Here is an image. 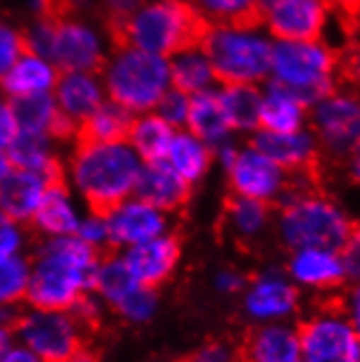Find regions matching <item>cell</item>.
I'll list each match as a JSON object with an SVG mask.
<instances>
[{
    "label": "cell",
    "mask_w": 360,
    "mask_h": 362,
    "mask_svg": "<svg viewBox=\"0 0 360 362\" xmlns=\"http://www.w3.org/2000/svg\"><path fill=\"white\" fill-rule=\"evenodd\" d=\"M114 44L116 37L108 24L83 13L59 9L50 24L46 57L59 72H98Z\"/></svg>",
    "instance_id": "ba28073f"
},
{
    "label": "cell",
    "mask_w": 360,
    "mask_h": 362,
    "mask_svg": "<svg viewBox=\"0 0 360 362\" xmlns=\"http://www.w3.org/2000/svg\"><path fill=\"white\" fill-rule=\"evenodd\" d=\"M308 107L284 86L269 81L262 90L258 129L271 134H295L303 127Z\"/></svg>",
    "instance_id": "f1b7e54d"
},
{
    "label": "cell",
    "mask_w": 360,
    "mask_h": 362,
    "mask_svg": "<svg viewBox=\"0 0 360 362\" xmlns=\"http://www.w3.org/2000/svg\"><path fill=\"white\" fill-rule=\"evenodd\" d=\"M168 66H170V86L190 96L219 86L214 68L208 55H205V50L201 48V44L182 48L179 53L168 57Z\"/></svg>",
    "instance_id": "4dcf8cb0"
},
{
    "label": "cell",
    "mask_w": 360,
    "mask_h": 362,
    "mask_svg": "<svg viewBox=\"0 0 360 362\" xmlns=\"http://www.w3.org/2000/svg\"><path fill=\"white\" fill-rule=\"evenodd\" d=\"M64 146L53 136L20 132L7 155L13 168L40 173L48 179H64Z\"/></svg>",
    "instance_id": "484cf974"
},
{
    "label": "cell",
    "mask_w": 360,
    "mask_h": 362,
    "mask_svg": "<svg viewBox=\"0 0 360 362\" xmlns=\"http://www.w3.org/2000/svg\"><path fill=\"white\" fill-rule=\"evenodd\" d=\"M249 144L291 175H315L321 158L317 138L303 129L295 134H271L258 129L251 134Z\"/></svg>",
    "instance_id": "ac0fdd59"
},
{
    "label": "cell",
    "mask_w": 360,
    "mask_h": 362,
    "mask_svg": "<svg viewBox=\"0 0 360 362\" xmlns=\"http://www.w3.org/2000/svg\"><path fill=\"white\" fill-rule=\"evenodd\" d=\"M134 116L122 110L110 98L79 127L76 138L83 140H96V142H116V140H127L129 134Z\"/></svg>",
    "instance_id": "e575fe53"
},
{
    "label": "cell",
    "mask_w": 360,
    "mask_h": 362,
    "mask_svg": "<svg viewBox=\"0 0 360 362\" xmlns=\"http://www.w3.org/2000/svg\"><path fill=\"white\" fill-rule=\"evenodd\" d=\"M11 327L9 325H0V358L5 356V351L11 347Z\"/></svg>",
    "instance_id": "11a10c76"
},
{
    "label": "cell",
    "mask_w": 360,
    "mask_h": 362,
    "mask_svg": "<svg viewBox=\"0 0 360 362\" xmlns=\"http://www.w3.org/2000/svg\"><path fill=\"white\" fill-rule=\"evenodd\" d=\"M62 9L88 16V11L96 9V0H66V7H62Z\"/></svg>",
    "instance_id": "db71d44e"
},
{
    "label": "cell",
    "mask_w": 360,
    "mask_h": 362,
    "mask_svg": "<svg viewBox=\"0 0 360 362\" xmlns=\"http://www.w3.org/2000/svg\"><path fill=\"white\" fill-rule=\"evenodd\" d=\"M339 303L360 341V284H347L345 293L339 297Z\"/></svg>",
    "instance_id": "c3c4849f"
},
{
    "label": "cell",
    "mask_w": 360,
    "mask_h": 362,
    "mask_svg": "<svg viewBox=\"0 0 360 362\" xmlns=\"http://www.w3.org/2000/svg\"><path fill=\"white\" fill-rule=\"evenodd\" d=\"M347 284H360V223H354L349 234L339 249Z\"/></svg>",
    "instance_id": "7bdbcfd3"
},
{
    "label": "cell",
    "mask_w": 360,
    "mask_h": 362,
    "mask_svg": "<svg viewBox=\"0 0 360 362\" xmlns=\"http://www.w3.org/2000/svg\"><path fill=\"white\" fill-rule=\"evenodd\" d=\"M284 271L301 293L330 295L347 286L343 260L337 249L308 247L289 251Z\"/></svg>",
    "instance_id": "2e32d148"
},
{
    "label": "cell",
    "mask_w": 360,
    "mask_h": 362,
    "mask_svg": "<svg viewBox=\"0 0 360 362\" xmlns=\"http://www.w3.org/2000/svg\"><path fill=\"white\" fill-rule=\"evenodd\" d=\"M337 68L341 70V81L360 88V29L349 35V44L339 55Z\"/></svg>",
    "instance_id": "ee69618b"
},
{
    "label": "cell",
    "mask_w": 360,
    "mask_h": 362,
    "mask_svg": "<svg viewBox=\"0 0 360 362\" xmlns=\"http://www.w3.org/2000/svg\"><path fill=\"white\" fill-rule=\"evenodd\" d=\"M347 166H349V177L360 186V140L354 144V148L347 155Z\"/></svg>",
    "instance_id": "f5cc1de1"
},
{
    "label": "cell",
    "mask_w": 360,
    "mask_h": 362,
    "mask_svg": "<svg viewBox=\"0 0 360 362\" xmlns=\"http://www.w3.org/2000/svg\"><path fill=\"white\" fill-rule=\"evenodd\" d=\"M243 295V313L253 325L293 323L301 313L303 293L284 269H265L249 277Z\"/></svg>",
    "instance_id": "7c38bea8"
},
{
    "label": "cell",
    "mask_w": 360,
    "mask_h": 362,
    "mask_svg": "<svg viewBox=\"0 0 360 362\" xmlns=\"http://www.w3.org/2000/svg\"><path fill=\"white\" fill-rule=\"evenodd\" d=\"M166 124H170L175 132L177 129H186L188 114H190V94L170 88L158 103V107L153 110Z\"/></svg>",
    "instance_id": "f35d334b"
},
{
    "label": "cell",
    "mask_w": 360,
    "mask_h": 362,
    "mask_svg": "<svg viewBox=\"0 0 360 362\" xmlns=\"http://www.w3.org/2000/svg\"><path fill=\"white\" fill-rule=\"evenodd\" d=\"M249 277L243 275L240 271L236 269H225V271H219L216 273V279H214V286L219 293H225V295H238L245 291Z\"/></svg>",
    "instance_id": "681fc988"
},
{
    "label": "cell",
    "mask_w": 360,
    "mask_h": 362,
    "mask_svg": "<svg viewBox=\"0 0 360 362\" xmlns=\"http://www.w3.org/2000/svg\"><path fill=\"white\" fill-rule=\"evenodd\" d=\"M164 162L192 188L208 177L214 166V148L188 129H177L166 148Z\"/></svg>",
    "instance_id": "83f0119b"
},
{
    "label": "cell",
    "mask_w": 360,
    "mask_h": 362,
    "mask_svg": "<svg viewBox=\"0 0 360 362\" xmlns=\"http://www.w3.org/2000/svg\"><path fill=\"white\" fill-rule=\"evenodd\" d=\"M72 362H98V354L94 349H90V347H86Z\"/></svg>",
    "instance_id": "6f0895ef"
},
{
    "label": "cell",
    "mask_w": 360,
    "mask_h": 362,
    "mask_svg": "<svg viewBox=\"0 0 360 362\" xmlns=\"http://www.w3.org/2000/svg\"><path fill=\"white\" fill-rule=\"evenodd\" d=\"M9 103L16 112L22 134L53 136L55 140H59L66 146L76 138V132L62 118L53 94L18 98V100H9Z\"/></svg>",
    "instance_id": "4316f807"
},
{
    "label": "cell",
    "mask_w": 360,
    "mask_h": 362,
    "mask_svg": "<svg viewBox=\"0 0 360 362\" xmlns=\"http://www.w3.org/2000/svg\"><path fill=\"white\" fill-rule=\"evenodd\" d=\"M24 9H27L29 18H46V16H55L62 9L59 0H22Z\"/></svg>",
    "instance_id": "f907efd6"
},
{
    "label": "cell",
    "mask_w": 360,
    "mask_h": 362,
    "mask_svg": "<svg viewBox=\"0 0 360 362\" xmlns=\"http://www.w3.org/2000/svg\"><path fill=\"white\" fill-rule=\"evenodd\" d=\"M100 253L79 236L46 238L31 257V275L24 301L35 310L68 313L74 301L90 293Z\"/></svg>",
    "instance_id": "7a4b0ae2"
},
{
    "label": "cell",
    "mask_w": 360,
    "mask_h": 362,
    "mask_svg": "<svg viewBox=\"0 0 360 362\" xmlns=\"http://www.w3.org/2000/svg\"><path fill=\"white\" fill-rule=\"evenodd\" d=\"M98 74L108 98L132 116L153 112L173 88L166 57L144 53L122 42L114 44Z\"/></svg>",
    "instance_id": "8992f818"
},
{
    "label": "cell",
    "mask_w": 360,
    "mask_h": 362,
    "mask_svg": "<svg viewBox=\"0 0 360 362\" xmlns=\"http://www.w3.org/2000/svg\"><path fill=\"white\" fill-rule=\"evenodd\" d=\"M31 262L27 257L11 255L7 260H0V308L13 305L24 299L29 286Z\"/></svg>",
    "instance_id": "8d00e7d4"
},
{
    "label": "cell",
    "mask_w": 360,
    "mask_h": 362,
    "mask_svg": "<svg viewBox=\"0 0 360 362\" xmlns=\"http://www.w3.org/2000/svg\"><path fill=\"white\" fill-rule=\"evenodd\" d=\"M11 168H13V166H11V162H9L7 151L0 148V181H3V179L9 175V170H11Z\"/></svg>",
    "instance_id": "9f6ffc18"
},
{
    "label": "cell",
    "mask_w": 360,
    "mask_h": 362,
    "mask_svg": "<svg viewBox=\"0 0 360 362\" xmlns=\"http://www.w3.org/2000/svg\"><path fill=\"white\" fill-rule=\"evenodd\" d=\"M18 134H20V124L11 103L0 96V148L7 151L11 142L18 138Z\"/></svg>",
    "instance_id": "7dc6e473"
},
{
    "label": "cell",
    "mask_w": 360,
    "mask_h": 362,
    "mask_svg": "<svg viewBox=\"0 0 360 362\" xmlns=\"http://www.w3.org/2000/svg\"><path fill=\"white\" fill-rule=\"evenodd\" d=\"M11 334L31 349L42 362H72L86 347V327L70 313L35 310L16 315Z\"/></svg>",
    "instance_id": "30bf717a"
},
{
    "label": "cell",
    "mask_w": 360,
    "mask_h": 362,
    "mask_svg": "<svg viewBox=\"0 0 360 362\" xmlns=\"http://www.w3.org/2000/svg\"><path fill=\"white\" fill-rule=\"evenodd\" d=\"M310 124L323 153L347 158L360 140V98L354 94H332L319 100Z\"/></svg>",
    "instance_id": "5bb4252c"
},
{
    "label": "cell",
    "mask_w": 360,
    "mask_h": 362,
    "mask_svg": "<svg viewBox=\"0 0 360 362\" xmlns=\"http://www.w3.org/2000/svg\"><path fill=\"white\" fill-rule=\"evenodd\" d=\"M59 74V68L48 57L27 50L0 79V96L7 100H18L53 94Z\"/></svg>",
    "instance_id": "7402d4cb"
},
{
    "label": "cell",
    "mask_w": 360,
    "mask_h": 362,
    "mask_svg": "<svg viewBox=\"0 0 360 362\" xmlns=\"http://www.w3.org/2000/svg\"><path fill=\"white\" fill-rule=\"evenodd\" d=\"M339 53H332L321 42H273L269 79L289 88L306 107L334 94L332 72L337 70Z\"/></svg>",
    "instance_id": "52a82bcc"
},
{
    "label": "cell",
    "mask_w": 360,
    "mask_h": 362,
    "mask_svg": "<svg viewBox=\"0 0 360 362\" xmlns=\"http://www.w3.org/2000/svg\"><path fill=\"white\" fill-rule=\"evenodd\" d=\"M144 162L127 140L96 142L74 138L64 153V181L88 212L108 214L134 197Z\"/></svg>",
    "instance_id": "6da1fadb"
},
{
    "label": "cell",
    "mask_w": 360,
    "mask_h": 362,
    "mask_svg": "<svg viewBox=\"0 0 360 362\" xmlns=\"http://www.w3.org/2000/svg\"><path fill=\"white\" fill-rule=\"evenodd\" d=\"M0 3H3V0H0Z\"/></svg>",
    "instance_id": "680465c9"
},
{
    "label": "cell",
    "mask_w": 360,
    "mask_h": 362,
    "mask_svg": "<svg viewBox=\"0 0 360 362\" xmlns=\"http://www.w3.org/2000/svg\"><path fill=\"white\" fill-rule=\"evenodd\" d=\"M0 362H42V360L27 347H13V349L9 347L5 356L0 358Z\"/></svg>",
    "instance_id": "816d5d0a"
},
{
    "label": "cell",
    "mask_w": 360,
    "mask_h": 362,
    "mask_svg": "<svg viewBox=\"0 0 360 362\" xmlns=\"http://www.w3.org/2000/svg\"><path fill=\"white\" fill-rule=\"evenodd\" d=\"M179 362H245L238 345L229 341H210L190 351Z\"/></svg>",
    "instance_id": "60d3db41"
},
{
    "label": "cell",
    "mask_w": 360,
    "mask_h": 362,
    "mask_svg": "<svg viewBox=\"0 0 360 362\" xmlns=\"http://www.w3.org/2000/svg\"><path fill=\"white\" fill-rule=\"evenodd\" d=\"M62 118L79 132V127L108 100L98 72H62L53 90Z\"/></svg>",
    "instance_id": "d6986e66"
},
{
    "label": "cell",
    "mask_w": 360,
    "mask_h": 362,
    "mask_svg": "<svg viewBox=\"0 0 360 362\" xmlns=\"http://www.w3.org/2000/svg\"><path fill=\"white\" fill-rule=\"evenodd\" d=\"M156 305H158L156 291L146 288L140 284V286L116 308V313H120L124 319L140 323V321H146L153 313H156Z\"/></svg>",
    "instance_id": "ab89813d"
},
{
    "label": "cell",
    "mask_w": 360,
    "mask_h": 362,
    "mask_svg": "<svg viewBox=\"0 0 360 362\" xmlns=\"http://www.w3.org/2000/svg\"><path fill=\"white\" fill-rule=\"evenodd\" d=\"M186 129L205 144H210L212 148L234 140V132H231V127L225 118L219 98V86L190 96V114H188Z\"/></svg>",
    "instance_id": "f546056e"
},
{
    "label": "cell",
    "mask_w": 360,
    "mask_h": 362,
    "mask_svg": "<svg viewBox=\"0 0 360 362\" xmlns=\"http://www.w3.org/2000/svg\"><path fill=\"white\" fill-rule=\"evenodd\" d=\"M81 218L83 216L79 212V205H76V194L64 179H57L46 188L31 227L44 238L72 236L76 234Z\"/></svg>",
    "instance_id": "cb8c5ba5"
},
{
    "label": "cell",
    "mask_w": 360,
    "mask_h": 362,
    "mask_svg": "<svg viewBox=\"0 0 360 362\" xmlns=\"http://www.w3.org/2000/svg\"><path fill=\"white\" fill-rule=\"evenodd\" d=\"M134 194L151 203L153 208H158L166 214H175L188 205L192 197V186L186 184L164 160L144 162Z\"/></svg>",
    "instance_id": "ffe728a7"
},
{
    "label": "cell",
    "mask_w": 360,
    "mask_h": 362,
    "mask_svg": "<svg viewBox=\"0 0 360 362\" xmlns=\"http://www.w3.org/2000/svg\"><path fill=\"white\" fill-rule=\"evenodd\" d=\"M301 362H360V341L339 299L313 308L299 323Z\"/></svg>",
    "instance_id": "9c48e42d"
},
{
    "label": "cell",
    "mask_w": 360,
    "mask_h": 362,
    "mask_svg": "<svg viewBox=\"0 0 360 362\" xmlns=\"http://www.w3.org/2000/svg\"><path fill=\"white\" fill-rule=\"evenodd\" d=\"M325 0H260V27L281 42H319L325 24Z\"/></svg>",
    "instance_id": "4fadbf2b"
},
{
    "label": "cell",
    "mask_w": 360,
    "mask_h": 362,
    "mask_svg": "<svg viewBox=\"0 0 360 362\" xmlns=\"http://www.w3.org/2000/svg\"><path fill=\"white\" fill-rule=\"evenodd\" d=\"M275 208L269 203L229 194L223 205V225L231 240L238 245L260 243L273 227Z\"/></svg>",
    "instance_id": "d4e9b609"
},
{
    "label": "cell",
    "mask_w": 360,
    "mask_h": 362,
    "mask_svg": "<svg viewBox=\"0 0 360 362\" xmlns=\"http://www.w3.org/2000/svg\"><path fill=\"white\" fill-rule=\"evenodd\" d=\"M140 284L132 277V273L127 271L122 257L118 251H110L100 257L96 275H94V286L92 291H96L103 299H105L114 310L129 297Z\"/></svg>",
    "instance_id": "836d02e7"
},
{
    "label": "cell",
    "mask_w": 360,
    "mask_h": 362,
    "mask_svg": "<svg viewBox=\"0 0 360 362\" xmlns=\"http://www.w3.org/2000/svg\"><path fill=\"white\" fill-rule=\"evenodd\" d=\"M168 216L170 214L153 208L151 203L138 199L136 194L120 201L108 214H103L108 225L110 247L120 251V247L127 249L166 234Z\"/></svg>",
    "instance_id": "9a60e30c"
},
{
    "label": "cell",
    "mask_w": 360,
    "mask_h": 362,
    "mask_svg": "<svg viewBox=\"0 0 360 362\" xmlns=\"http://www.w3.org/2000/svg\"><path fill=\"white\" fill-rule=\"evenodd\" d=\"M205 27L190 0H142L112 33L116 42L168 59L182 48L199 44Z\"/></svg>",
    "instance_id": "5b68a950"
},
{
    "label": "cell",
    "mask_w": 360,
    "mask_h": 362,
    "mask_svg": "<svg viewBox=\"0 0 360 362\" xmlns=\"http://www.w3.org/2000/svg\"><path fill=\"white\" fill-rule=\"evenodd\" d=\"M140 5L142 0H96V9L103 13L105 24L112 31L129 18Z\"/></svg>",
    "instance_id": "bcb514c9"
},
{
    "label": "cell",
    "mask_w": 360,
    "mask_h": 362,
    "mask_svg": "<svg viewBox=\"0 0 360 362\" xmlns=\"http://www.w3.org/2000/svg\"><path fill=\"white\" fill-rule=\"evenodd\" d=\"M173 134L175 129L170 124H166L156 112H149L134 116L127 142L140 155L142 162H160L164 160Z\"/></svg>",
    "instance_id": "d6a6232c"
},
{
    "label": "cell",
    "mask_w": 360,
    "mask_h": 362,
    "mask_svg": "<svg viewBox=\"0 0 360 362\" xmlns=\"http://www.w3.org/2000/svg\"><path fill=\"white\" fill-rule=\"evenodd\" d=\"M313 179L315 175H293L289 194L275 205V236L289 251L308 247L339 251L354 221L332 197L315 188Z\"/></svg>",
    "instance_id": "3957f363"
},
{
    "label": "cell",
    "mask_w": 360,
    "mask_h": 362,
    "mask_svg": "<svg viewBox=\"0 0 360 362\" xmlns=\"http://www.w3.org/2000/svg\"><path fill=\"white\" fill-rule=\"evenodd\" d=\"M57 179H48L40 173L11 168L0 181V212L18 225H31L46 188Z\"/></svg>",
    "instance_id": "44dd1931"
},
{
    "label": "cell",
    "mask_w": 360,
    "mask_h": 362,
    "mask_svg": "<svg viewBox=\"0 0 360 362\" xmlns=\"http://www.w3.org/2000/svg\"><path fill=\"white\" fill-rule=\"evenodd\" d=\"M240 351L245 362H301L297 323L253 325Z\"/></svg>",
    "instance_id": "603a6c76"
},
{
    "label": "cell",
    "mask_w": 360,
    "mask_h": 362,
    "mask_svg": "<svg viewBox=\"0 0 360 362\" xmlns=\"http://www.w3.org/2000/svg\"><path fill=\"white\" fill-rule=\"evenodd\" d=\"M83 243L92 245L94 249H98L100 253H110L114 251L110 247V236H108V225H105V218H103V214H94V212H88L79 227H76V234Z\"/></svg>",
    "instance_id": "b9f144b4"
},
{
    "label": "cell",
    "mask_w": 360,
    "mask_h": 362,
    "mask_svg": "<svg viewBox=\"0 0 360 362\" xmlns=\"http://www.w3.org/2000/svg\"><path fill=\"white\" fill-rule=\"evenodd\" d=\"M199 44L219 86H260L271 76L273 40L258 22L208 24Z\"/></svg>",
    "instance_id": "277c9868"
},
{
    "label": "cell",
    "mask_w": 360,
    "mask_h": 362,
    "mask_svg": "<svg viewBox=\"0 0 360 362\" xmlns=\"http://www.w3.org/2000/svg\"><path fill=\"white\" fill-rule=\"evenodd\" d=\"M223 170L227 177L229 194L262 201L273 208L289 194L293 186V175L279 168L249 142L238 144L234 158Z\"/></svg>",
    "instance_id": "8fae6325"
},
{
    "label": "cell",
    "mask_w": 360,
    "mask_h": 362,
    "mask_svg": "<svg viewBox=\"0 0 360 362\" xmlns=\"http://www.w3.org/2000/svg\"><path fill=\"white\" fill-rule=\"evenodd\" d=\"M190 3L205 24L258 22L260 0H190Z\"/></svg>",
    "instance_id": "d590c367"
},
{
    "label": "cell",
    "mask_w": 360,
    "mask_h": 362,
    "mask_svg": "<svg viewBox=\"0 0 360 362\" xmlns=\"http://www.w3.org/2000/svg\"><path fill=\"white\" fill-rule=\"evenodd\" d=\"M24 245V227L0 212V260L18 255Z\"/></svg>",
    "instance_id": "f6af8a7d"
},
{
    "label": "cell",
    "mask_w": 360,
    "mask_h": 362,
    "mask_svg": "<svg viewBox=\"0 0 360 362\" xmlns=\"http://www.w3.org/2000/svg\"><path fill=\"white\" fill-rule=\"evenodd\" d=\"M219 98L234 136L258 132L260 100H262L260 86H245V83L219 86Z\"/></svg>",
    "instance_id": "1f68e13d"
},
{
    "label": "cell",
    "mask_w": 360,
    "mask_h": 362,
    "mask_svg": "<svg viewBox=\"0 0 360 362\" xmlns=\"http://www.w3.org/2000/svg\"><path fill=\"white\" fill-rule=\"evenodd\" d=\"M24 53H27L24 27L16 24L13 20L0 18V79Z\"/></svg>",
    "instance_id": "74e56055"
},
{
    "label": "cell",
    "mask_w": 360,
    "mask_h": 362,
    "mask_svg": "<svg viewBox=\"0 0 360 362\" xmlns=\"http://www.w3.org/2000/svg\"><path fill=\"white\" fill-rule=\"evenodd\" d=\"M179 257H182V238L166 231L153 240L127 247L122 262L138 284L156 291L173 275Z\"/></svg>",
    "instance_id": "e0dca14e"
}]
</instances>
